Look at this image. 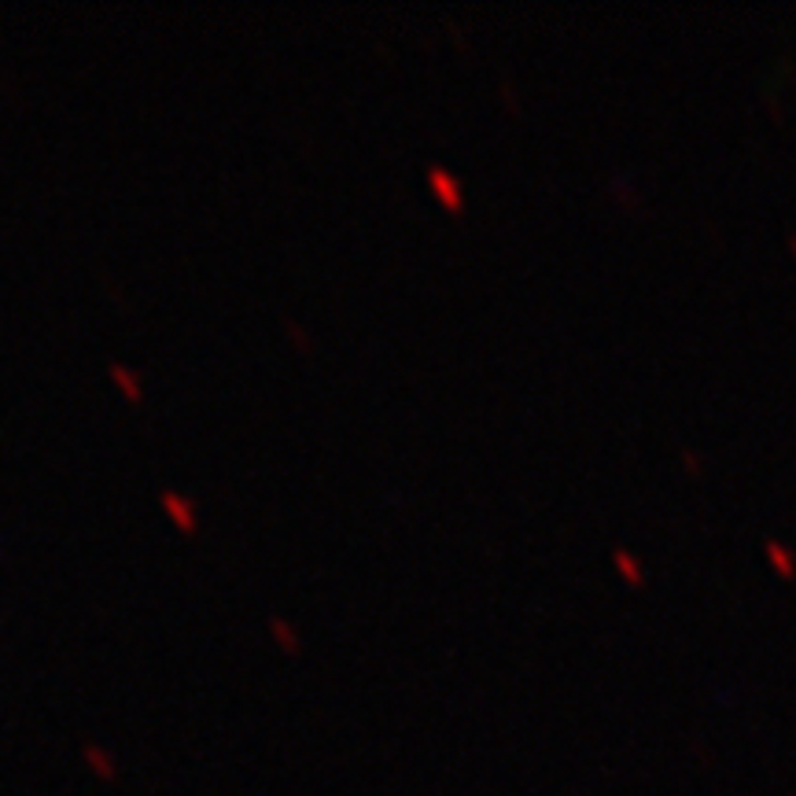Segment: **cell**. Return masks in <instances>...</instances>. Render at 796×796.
Returning a JSON list of instances; mask_svg holds the SVG:
<instances>
[{
    "label": "cell",
    "mask_w": 796,
    "mask_h": 796,
    "mask_svg": "<svg viewBox=\"0 0 796 796\" xmlns=\"http://www.w3.org/2000/svg\"><path fill=\"white\" fill-rule=\"evenodd\" d=\"M425 177H428L431 196H436L439 204L450 210V215H461V210H465V188H461L458 174H450L447 166L431 163V166L425 170Z\"/></svg>",
    "instance_id": "1"
},
{
    "label": "cell",
    "mask_w": 796,
    "mask_h": 796,
    "mask_svg": "<svg viewBox=\"0 0 796 796\" xmlns=\"http://www.w3.org/2000/svg\"><path fill=\"white\" fill-rule=\"evenodd\" d=\"M159 506H163L166 517L177 523V531H185V535H196L199 512H196V501L193 498L177 495V491H163V495H159Z\"/></svg>",
    "instance_id": "2"
},
{
    "label": "cell",
    "mask_w": 796,
    "mask_h": 796,
    "mask_svg": "<svg viewBox=\"0 0 796 796\" xmlns=\"http://www.w3.org/2000/svg\"><path fill=\"white\" fill-rule=\"evenodd\" d=\"M107 377L115 380V388L123 391V395H126L129 402H140V399H145V377H140V372H137L134 366H126V361H115V358H111V361H107Z\"/></svg>",
    "instance_id": "3"
},
{
    "label": "cell",
    "mask_w": 796,
    "mask_h": 796,
    "mask_svg": "<svg viewBox=\"0 0 796 796\" xmlns=\"http://www.w3.org/2000/svg\"><path fill=\"white\" fill-rule=\"evenodd\" d=\"M82 760L89 763V771H93L96 778H104V782H115L118 778V763H115V755L104 749V745L85 741L82 745Z\"/></svg>",
    "instance_id": "4"
},
{
    "label": "cell",
    "mask_w": 796,
    "mask_h": 796,
    "mask_svg": "<svg viewBox=\"0 0 796 796\" xmlns=\"http://www.w3.org/2000/svg\"><path fill=\"white\" fill-rule=\"evenodd\" d=\"M269 634H274V642L285 653H299L302 649V638H299L296 623L285 620V616H269Z\"/></svg>",
    "instance_id": "5"
},
{
    "label": "cell",
    "mask_w": 796,
    "mask_h": 796,
    "mask_svg": "<svg viewBox=\"0 0 796 796\" xmlns=\"http://www.w3.org/2000/svg\"><path fill=\"white\" fill-rule=\"evenodd\" d=\"M285 328H288V336H291V339H299V347H302V350H310V336L299 328V321H285Z\"/></svg>",
    "instance_id": "6"
}]
</instances>
